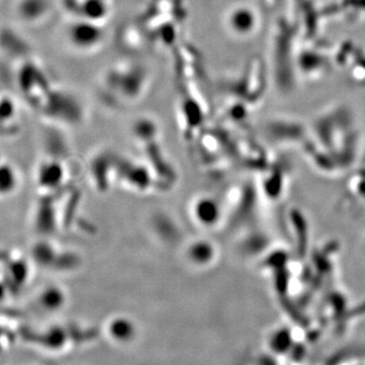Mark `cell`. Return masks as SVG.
Segmentation results:
<instances>
[{"instance_id": "cell-1", "label": "cell", "mask_w": 365, "mask_h": 365, "mask_svg": "<svg viewBox=\"0 0 365 365\" xmlns=\"http://www.w3.org/2000/svg\"><path fill=\"white\" fill-rule=\"evenodd\" d=\"M68 39L72 46L78 48H91L98 44L101 39V31L97 26L74 24L68 31Z\"/></svg>"}, {"instance_id": "cell-2", "label": "cell", "mask_w": 365, "mask_h": 365, "mask_svg": "<svg viewBox=\"0 0 365 365\" xmlns=\"http://www.w3.org/2000/svg\"><path fill=\"white\" fill-rule=\"evenodd\" d=\"M213 201L204 199L198 202L196 207V215L199 222L211 223L215 217V206Z\"/></svg>"}]
</instances>
